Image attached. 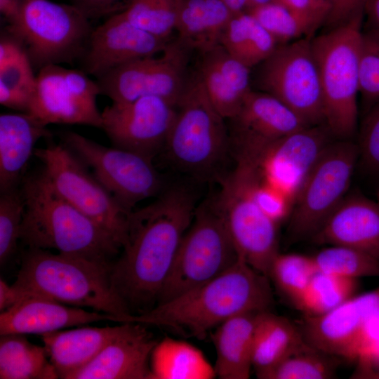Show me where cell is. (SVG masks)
I'll return each instance as SVG.
<instances>
[{"instance_id": "6da1fadb", "label": "cell", "mask_w": 379, "mask_h": 379, "mask_svg": "<svg viewBox=\"0 0 379 379\" xmlns=\"http://www.w3.org/2000/svg\"><path fill=\"white\" fill-rule=\"evenodd\" d=\"M195 210L192 194L175 186L131 212L121 251L109 268L112 289L127 315L146 313L158 304Z\"/></svg>"}, {"instance_id": "7a4b0ae2", "label": "cell", "mask_w": 379, "mask_h": 379, "mask_svg": "<svg viewBox=\"0 0 379 379\" xmlns=\"http://www.w3.org/2000/svg\"><path fill=\"white\" fill-rule=\"evenodd\" d=\"M270 278L243 259L214 279L140 315H126L120 323L134 322L204 338L232 317L271 310L274 304Z\"/></svg>"}, {"instance_id": "3957f363", "label": "cell", "mask_w": 379, "mask_h": 379, "mask_svg": "<svg viewBox=\"0 0 379 379\" xmlns=\"http://www.w3.org/2000/svg\"><path fill=\"white\" fill-rule=\"evenodd\" d=\"M25 212L20 241L28 248L54 249L110 267L121 247L101 226L53 187L41 171L23 178Z\"/></svg>"}, {"instance_id": "277c9868", "label": "cell", "mask_w": 379, "mask_h": 379, "mask_svg": "<svg viewBox=\"0 0 379 379\" xmlns=\"http://www.w3.org/2000/svg\"><path fill=\"white\" fill-rule=\"evenodd\" d=\"M110 267L81 257L27 248L14 286L60 303L120 317L127 313L112 289Z\"/></svg>"}, {"instance_id": "5b68a950", "label": "cell", "mask_w": 379, "mask_h": 379, "mask_svg": "<svg viewBox=\"0 0 379 379\" xmlns=\"http://www.w3.org/2000/svg\"><path fill=\"white\" fill-rule=\"evenodd\" d=\"M234 168L222 175L215 203L238 255L253 269L269 277L279 253L278 224L258 206L255 189L262 178L258 159L241 150L234 152Z\"/></svg>"}, {"instance_id": "8992f818", "label": "cell", "mask_w": 379, "mask_h": 379, "mask_svg": "<svg viewBox=\"0 0 379 379\" xmlns=\"http://www.w3.org/2000/svg\"><path fill=\"white\" fill-rule=\"evenodd\" d=\"M225 119L210 101L197 73L189 78L163 150L175 167L197 180L216 177L231 149Z\"/></svg>"}, {"instance_id": "52a82bcc", "label": "cell", "mask_w": 379, "mask_h": 379, "mask_svg": "<svg viewBox=\"0 0 379 379\" xmlns=\"http://www.w3.org/2000/svg\"><path fill=\"white\" fill-rule=\"evenodd\" d=\"M364 15L312 38L323 95L325 124L337 140H350L358 124L359 54Z\"/></svg>"}, {"instance_id": "ba28073f", "label": "cell", "mask_w": 379, "mask_h": 379, "mask_svg": "<svg viewBox=\"0 0 379 379\" xmlns=\"http://www.w3.org/2000/svg\"><path fill=\"white\" fill-rule=\"evenodd\" d=\"M238 260L237 249L214 198L205 200L196 208L182 238L157 305L214 279Z\"/></svg>"}, {"instance_id": "9c48e42d", "label": "cell", "mask_w": 379, "mask_h": 379, "mask_svg": "<svg viewBox=\"0 0 379 379\" xmlns=\"http://www.w3.org/2000/svg\"><path fill=\"white\" fill-rule=\"evenodd\" d=\"M8 30L25 48L33 67L81 59L93 29L78 7L50 0H20Z\"/></svg>"}, {"instance_id": "30bf717a", "label": "cell", "mask_w": 379, "mask_h": 379, "mask_svg": "<svg viewBox=\"0 0 379 379\" xmlns=\"http://www.w3.org/2000/svg\"><path fill=\"white\" fill-rule=\"evenodd\" d=\"M359 147L350 140L332 141L311 168L293 201L287 234L291 242L310 239L346 197Z\"/></svg>"}, {"instance_id": "8fae6325", "label": "cell", "mask_w": 379, "mask_h": 379, "mask_svg": "<svg viewBox=\"0 0 379 379\" xmlns=\"http://www.w3.org/2000/svg\"><path fill=\"white\" fill-rule=\"evenodd\" d=\"M34 156L54 190L67 201L124 243L131 211L122 206L64 144L49 142Z\"/></svg>"}, {"instance_id": "7c38bea8", "label": "cell", "mask_w": 379, "mask_h": 379, "mask_svg": "<svg viewBox=\"0 0 379 379\" xmlns=\"http://www.w3.org/2000/svg\"><path fill=\"white\" fill-rule=\"evenodd\" d=\"M312 38L279 45L258 65L255 82L291 108L308 126L325 124L319 73Z\"/></svg>"}, {"instance_id": "4fadbf2b", "label": "cell", "mask_w": 379, "mask_h": 379, "mask_svg": "<svg viewBox=\"0 0 379 379\" xmlns=\"http://www.w3.org/2000/svg\"><path fill=\"white\" fill-rule=\"evenodd\" d=\"M62 143L70 149L129 211L141 201L160 194L163 180L152 159L140 154L106 147L76 132L62 134Z\"/></svg>"}, {"instance_id": "5bb4252c", "label": "cell", "mask_w": 379, "mask_h": 379, "mask_svg": "<svg viewBox=\"0 0 379 379\" xmlns=\"http://www.w3.org/2000/svg\"><path fill=\"white\" fill-rule=\"evenodd\" d=\"M305 341L330 355L357 361L379 342V286L319 316H304Z\"/></svg>"}, {"instance_id": "9a60e30c", "label": "cell", "mask_w": 379, "mask_h": 379, "mask_svg": "<svg viewBox=\"0 0 379 379\" xmlns=\"http://www.w3.org/2000/svg\"><path fill=\"white\" fill-rule=\"evenodd\" d=\"M190 51L179 39L168 42L159 57L139 58L98 77L100 93L109 97L112 102L156 96L177 107L189 81L187 69Z\"/></svg>"}, {"instance_id": "2e32d148", "label": "cell", "mask_w": 379, "mask_h": 379, "mask_svg": "<svg viewBox=\"0 0 379 379\" xmlns=\"http://www.w3.org/2000/svg\"><path fill=\"white\" fill-rule=\"evenodd\" d=\"M97 81L83 70L50 65L39 69L27 114L44 126L79 124L102 128Z\"/></svg>"}, {"instance_id": "e0dca14e", "label": "cell", "mask_w": 379, "mask_h": 379, "mask_svg": "<svg viewBox=\"0 0 379 379\" xmlns=\"http://www.w3.org/2000/svg\"><path fill=\"white\" fill-rule=\"evenodd\" d=\"M176 113V106L156 96L112 102L101 112V128L112 146L153 159L163 150Z\"/></svg>"}, {"instance_id": "ac0fdd59", "label": "cell", "mask_w": 379, "mask_h": 379, "mask_svg": "<svg viewBox=\"0 0 379 379\" xmlns=\"http://www.w3.org/2000/svg\"><path fill=\"white\" fill-rule=\"evenodd\" d=\"M335 138L326 124L306 127L274 140L251 139L264 180L293 201L307 175Z\"/></svg>"}, {"instance_id": "d6986e66", "label": "cell", "mask_w": 379, "mask_h": 379, "mask_svg": "<svg viewBox=\"0 0 379 379\" xmlns=\"http://www.w3.org/2000/svg\"><path fill=\"white\" fill-rule=\"evenodd\" d=\"M168 42L116 13L92 30L81 58L83 71L98 78L128 62L161 53Z\"/></svg>"}, {"instance_id": "ffe728a7", "label": "cell", "mask_w": 379, "mask_h": 379, "mask_svg": "<svg viewBox=\"0 0 379 379\" xmlns=\"http://www.w3.org/2000/svg\"><path fill=\"white\" fill-rule=\"evenodd\" d=\"M157 343L147 325L126 322L117 337L67 379H152L149 364Z\"/></svg>"}, {"instance_id": "44dd1931", "label": "cell", "mask_w": 379, "mask_h": 379, "mask_svg": "<svg viewBox=\"0 0 379 379\" xmlns=\"http://www.w3.org/2000/svg\"><path fill=\"white\" fill-rule=\"evenodd\" d=\"M310 240L359 249L379 258V204L361 195L346 196Z\"/></svg>"}, {"instance_id": "7402d4cb", "label": "cell", "mask_w": 379, "mask_h": 379, "mask_svg": "<svg viewBox=\"0 0 379 379\" xmlns=\"http://www.w3.org/2000/svg\"><path fill=\"white\" fill-rule=\"evenodd\" d=\"M100 321L117 322V317L34 295L1 312L0 335H42Z\"/></svg>"}, {"instance_id": "603a6c76", "label": "cell", "mask_w": 379, "mask_h": 379, "mask_svg": "<svg viewBox=\"0 0 379 379\" xmlns=\"http://www.w3.org/2000/svg\"><path fill=\"white\" fill-rule=\"evenodd\" d=\"M200 54L196 73L215 109L225 119H231L252 90L251 68L220 44Z\"/></svg>"}, {"instance_id": "cb8c5ba5", "label": "cell", "mask_w": 379, "mask_h": 379, "mask_svg": "<svg viewBox=\"0 0 379 379\" xmlns=\"http://www.w3.org/2000/svg\"><path fill=\"white\" fill-rule=\"evenodd\" d=\"M232 138L274 140L308 126L295 112L274 96L251 90L237 114L230 119Z\"/></svg>"}, {"instance_id": "d4e9b609", "label": "cell", "mask_w": 379, "mask_h": 379, "mask_svg": "<svg viewBox=\"0 0 379 379\" xmlns=\"http://www.w3.org/2000/svg\"><path fill=\"white\" fill-rule=\"evenodd\" d=\"M27 113L0 115V192L22 183L24 173L35 145L41 138L50 139L51 133Z\"/></svg>"}, {"instance_id": "484cf974", "label": "cell", "mask_w": 379, "mask_h": 379, "mask_svg": "<svg viewBox=\"0 0 379 379\" xmlns=\"http://www.w3.org/2000/svg\"><path fill=\"white\" fill-rule=\"evenodd\" d=\"M114 326L81 327L42 334L44 346L59 378L89 364L124 329L125 323Z\"/></svg>"}, {"instance_id": "4316f807", "label": "cell", "mask_w": 379, "mask_h": 379, "mask_svg": "<svg viewBox=\"0 0 379 379\" xmlns=\"http://www.w3.org/2000/svg\"><path fill=\"white\" fill-rule=\"evenodd\" d=\"M258 313L246 312L232 317L211 333L216 352L214 368L218 378H250Z\"/></svg>"}, {"instance_id": "83f0119b", "label": "cell", "mask_w": 379, "mask_h": 379, "mask_svg": "<svg viewBox=\"0 0 379 379\" xmlns=\"http://www.w3.org/2000/svg\"><path fill=\"white\" fill-rule=\"evenodd\" d=\"M232 13L221 0H180L175 29L190 50L204 53L219 45Z\"/></svg>"}, {"instance_id": "f1b7e54d", "label": "cell", "mask_w": 379, "mask_h": 379, "mask_svg": "<svg viewBox=\"0 0 379 379\" xmlns=\"http://www.w3.org/2000/svg\"><path fill=\"white\" fill-rule=\"evenodd\" d=\"M305 343L300 328L288 319L271 310L258 313L252 353V365L257 378Z\"/></svg>"}, {"instance_id": "f546056e", "label": "cell", "mask_w": 379, "mask_h": 379, "mask_svg": "<svg viewBox=\"0 0 379 379\" xmlns=\"http://www.w3.org/2000/svg\"><path fill=\"white\" fill-rule=\"evenodd\" d=\"M152 379H213L214 366L192 344L166 337L157 343L150 357Z\"/></svg>"}, {"instance_id": "4dcf8cb0", "label": "cell", "mask_w": 379, "mask_h": 379, "mask_svg": "<svg viewBox=\"0 0 379 379\" xmlns=\"http://www.w3.org/2000/svg\"><path fill=\"white\" fill-rule=\"evenodd\" d=\"M219 44L251 69L266 60L279 46L275 39L247 12L232 15Z\"/></svg>"}, {"instance_id": "1f68e13d", "label": "cell", "mask_w": 379, "mask_h": 379, "mask_svg": "<svg viewBox=\"0 0 379 379\" xmlns=\"http://www.w3.org/2000/svg\"><path fill=\"white\" fill-rule=\"evenodd\" d=\"M44 347L31 343L23 334L1 335V379L59 378Z\"/></svg>"}, {"instance_id": "d6a6232c", "label": "cell", "mask_w": 379, "mask_h": 379, "mask_svg": "<svg viewBox=\"0 0 379 379\" xmlns=\"http://www.w3.org/2000/svg\"><path fill=\"white\" fill-rule=\"evenodd\" d=\"M357 287V279L318 271L293 305L304 316L321 315L355 295Z\"/></svg>"}, {"instance_id": "836d02e7", "label": "cell", "mask_w": 379, "mask_h": 379, "mask_svg": "<svg viewBox=\"0 0 379 379\" xmlns=\"http://www.w3.org/2000/svg\"><path fill=\"white\" fill-rule=\"evenodd\" d=\"M338 357L324 353L307 342L262 374L260 379H328L335 375Z\"/></svg>"}, {"instance_id": "e575fe53", "label": "cell", "mask_w": 379, "mask_h": 379, "mask_svg": "<svg viewBox=\"0 0 379 379\" xmlns=\"http://www.w3.org/2000/svg\"><path fill=\"white\" fill-rule=\"evenodd\" d=\"M247 13L275 39L279 45L302 38H312L315 31L320 27L277 1L253 8Z\"/></svg>"}, {"instance_id": "d590c367", "label": "cell", "mask_w": 379, "mask_h": 379, "mask_svg": "<svg viewBox=\"0 0 379 379\" xmlns=\"http://www.w3.org/2000/svg\"><path fill=\"white\" fill-rule=\"evenodd\" d=\"M312 257L319 272L357 279L379 277V258L359 249L328 246Z\"/></svg>"}, {"instance_id": "8d00e7d4", "label": "cell", "mask_w": 379, "mask_h": 379, "mask_svg": "<svg viewBox=\"0 0 379 379\" xmlns=\"http://www.w3.org/2000/svg\"><path fill=\"white\" fill-rule=\"evenodd\" d=\"M180 0H129L122 15L135 27L168 39L175 29Z\"/></svg>"}, {"instance_id": "74e56055", "label": "cell", "mask_w": 379, "mask_h": 379, "mask_svg": "<svg viewBox=\"0 0 379 379\" xmlns=\"http://www.w3.org/2000/svg\"><path fill=\"white\" fill-rule=\"evenodd\" d=\"M317 272L312 257L279 253L272 264L269 278L294 304Z\"/></svg>"}, {"instance_id": "f35d334b", "label": "cell", "mask_w": 379, "mask_h": 379, "mask_svg": "<svg viewBox=\"0 0 379 379\" xmlns=\"http://www.w3.org/2000/svg\"><path fill=\"white\" fill-rule=\"evenodd\" d=\"M25 212L21 188L1 192L0 195V263L4 265L18 249Z\"/></svg>"}, {"instance_id": "ab89813d", "label": "cell", "mask_w": 379, "mask_h": 379, "mask_svg": "<svg viewBox=\"0 0 379 379\" xmlns=\"http://www.w3.org/2000/svg\"><path fill=\"white\" fill-rule=\"evenodd\" d=\"M359 95L368 109L379 102V34L362 28L359 54Z\"/></svg>"}, {"instance_id": "60d3db41", "label": "cell", "mask_w": 379, "mask_h": 379, "mask_svg": "<svg viewBox=\"0 0 379 379\" xmlns=\"http://www.w3.org/2000/svg\"><path fill=\"white\" fill-rule=\"evenodd\" d=\"M36 76L24 48L4 62L0 63V83L23 91L33 96Z\"/></svg>"}, {"instance_id": "b9f144b4", "label": "cell", "mask_w": 379, "mask_h": 379, "mask_svg": "<svg viewBox=\"0 0 379 379\" xmlns=\"http://www.w3.org/2000/svg\"><path fill=\"white\" fill-rule=\"evenodd\" d=\"M359 147V156L370 170L379 172V102L371 107L363 121Z\"/></svg>"}, {"instance_id": "7bdbcfd3", "label": "cell", "mask_w": 379, "mask_h": 379, "mask_svg": "<svg viewBox=\"0 0 379 379\" xmlns=\"http://www.w3.org/2000/svg\"><path fill=\"white\" fill-rule=\"evenodd\" d=\"M255 197L261 210L278 225L289 218L292 199L283 191L265 181L263 177L255 187Z\"/></svg>"}, {"instance_id": "ee69618b", "label": "cell", "mask_w": 379, "mask_h": 379, "mask_svg": "<svg viewBox=\"0 0 379 379\" xmlns=\"http://www.w3.org/2000/svg\"><path fill=\"white\" fill-rule=\"evenodd\" d=\"M293 13L324 25L330 11L328 5L317 0H277Z\"/></svg>"}, {"instance_id": "f6af8a7d", "label": "cell", "mask_w": 379, "mask_h": 379, "mask_svg": "<svg viewBox=\"0 0 379 379\" xmlns=\"http://www.w3.org/2000/svg\"><path fill=\"white\" fill-rule=\"evenodd\" d=\"M366 0H338L332 7L324 26L328 29L364 15Z\"/></svg>"}, {"instance_id": "bcb514c9", "label": "cell", "mask_w": 379, "mask_h": 379, "mask_svg": "<svg viewBox=\"0 0 379 379\" xmlns=\"http://www.w3.org/2000/svg\"><path fill=\"white\" fill-rule=\"evenodd\" d=\"M32 95L23 91L13 88L0 83V103L8 108L27 113Z\"/></svg>"}, {"instance_id": "7dc6e473", "label": "cell", "mask_w": 379, "mask_h": 379, "mask_svg": "<svg viewBox=\"0 0 379 379\" xmlns=\"http://www.w3.org/2000/svg\"><path fill=\"white\" fill-rule=\"evenodd\" d=\"M34 295L24 288L7 284L2 279H0V311L4 312L18 302Z\"/></svg>"}, {"instance_id": "c3c4849f", "label": "cell", "mask_w": 379, "mask_h": 379, "mask_svg": "<svg viewBox=\"0 0 379 379\" xmlns=\"http://www.w3.org/2000/svg\"><path fill=\"white\" fill-rule=\"evenodd\" d=\"M121 0H72L87 17L99 16L114 10Z\"/></svg>"}, {"instance_id": "681fc988", "label": "cell", "mask_w": 379, "mask_h": 379, "mask_svg": "<svg viewBox=\"0 0 379 379\" xmlns=\"http://www.w3.org/2000/svg\"><path fill=\"white\" fill-rule=\"evenodd\" d=\"M364 28L379 34V0H366L364 9Z\"/></svg>"}, {"instance_id": "f907efd6", "label": "cell", "mask_w": 379, "mask_h": 379, "mask_svg": "<svg viewBox=\"0 0 379 379\" xmlns=\"http://www.w3.org/2000/svg\"><path fill=\"white\" fill-rule=\"evenodd\" d=\"M356 361H359L371 373L373 378L379 379V342L370 352Z\"/></svg>"}, {"instance_id": "816d5d0a", "label": "cell", "mask_w": 379, "mask_h": 379, "mask_svg": "<svg viewBox=\"0 0 379 379\" xmlns=\"http://www.w3.org/2000/svg\"><path fill=\"white\" fill-rule=\"evenodd\" d=\"M20 4V0H0L1 13L6 19L8 24L13 22L17 18Z\"/></svg>"}, {"instance_id": "f5cc1de1", "label": "cell", "mask_w": 379, "mask_h": 379, "mask_svg": "<svg viewBox=\"0 0 379 379\" xmlns=\"http://www.w3.org/2000/svg\"><path fill=\"white\" fill-rule=\"evenodd\" d=\"M234 14L246 12L248 9V0H221Z\"/></svg>"}, {"instance_id": "db71d44e", "label": "cell", "mask_w": 379, "mask_h": 379, "mask_svg": "<svg viewBox=\"0 0 379 379\" xmlns=\"http://www.w3.org/2000/svg\"><path fill=\"white\" fill-rule=\"evenodd\" d=\"M274 1H277V0H248L247 11L253 8L263 6Z\"/></svg>"}, {"instance_id": "11a10c76", "label": "cell", "mask_w": 379, "mask_h": 379, "mask_svg": "<svg viewBox=\"0 0 379 379\" xmlns=\"http://www.w3.org/2000/svg\"><path fill=\"white\" fill-rule=\"evenodd\" d=\"M319 2L328 5L331 7V10L338 0H317Z\"/></svg>"}, {"instance_id": "9f6ffc18", "label": "cell", "mask_w": 379, "mask_h": 379, "mask_svg": "<svg viewBox=\"0 0 379 379\" xmlns=\"http://www.w3.org/2000/svg\"><path fill=\"white\" fill-rule=\"evenodd\" d=\"M376 201H378V203L379 204V188H378V190L377 192V199H376Z\"/></svg>"}]
</instances>
